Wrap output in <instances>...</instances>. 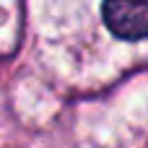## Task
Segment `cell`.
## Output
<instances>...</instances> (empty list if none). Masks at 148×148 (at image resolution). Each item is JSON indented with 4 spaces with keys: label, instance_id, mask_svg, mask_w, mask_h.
Wrapping results in <instances>:
<instances>
[{
    "label": "cell",
    "instance_id": "6da1fadb",
    "mask_svg": "<svg viewBox=\"0 0 148 148\" xmlns=\"http://www.w3.org/2000/svg\"><path fill=\"white\" fill-rule=\"evenodd\" d=\"M107 26L122 39H143L148 36V3H107L101 8Z\"/></svg>",
    "mask_w": 148,
    "mask_h": 148
}]
</instances>
